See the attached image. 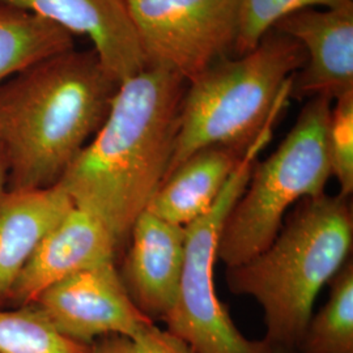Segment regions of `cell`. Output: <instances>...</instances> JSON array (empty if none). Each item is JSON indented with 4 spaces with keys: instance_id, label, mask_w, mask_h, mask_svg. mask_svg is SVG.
<instances>
[{
    "instance_id": "1",
    "label": "cell",
    "mask_w": 353,
    "mask_h": 353,
    "mask_svg": "<svg viewBox=\"0 0 353 353\" xmlns=\"http://www.w3.org/2000/svg\"><path fill=\"white\" fill-rule=\"evenodd\" d=\"M188 84L163 68L122 81L101 128L58 182L101 220L119 252L169 169Z\"/></svg>"
},
{
    "instance_id": "2",
    "label": "cell",
    "mask_w": 353,
    "mask_h": 353,
    "mask_svg": "<svg viewBox=\"0 0 353 353\" xmlns=\"http://www.w3.org/2000/svg\"><path fill=\"white\" fill-rule=\"evenodd\" d=\"M119 83L96 51L61 52L0 84L7 189H49L101 128Z\"/></svg>"
},
{
    "instance_id": "3",
    "label": "cell",
    "mask_w": 353,
    "mask_h": 353,
    "mask_svg": "<svg viewBox=\"0 0 353 353\" xmlns=\"http://www.w3.org/2000/svg\"><path fill=\"white\" fill-rule=\"evenodd\" d=\"M351 196L299 202L278 236L242 265L227 267L229 290L250 296L265 314L263 341L274 353H299L321 290L351 258Z\"/></svg>"
},
{
    "instance_id": "4",
    "label": "cell",
    "mask_w": 353,
    "mask_h": 353,
    "mask_svg": "<svg viewBox=\"0 0 353 353\" xmlns=\"http://www.w3.org/2000/svg\"><path fill=\"white\" fill-rule=\"evenodd\" d=\"M305 59L296 39L271 29L255 49L223 59L190 81L165 176L207 147L248 151L265 127L283 113L290 99L292 77Z\"/></svg>"
},
{
    "instance_id": "5",
    "label": "cell",
    "mask_w": 353,
    "mask_h": 353,
    "mask_svg": "<svg viewBox=\"0 0 353 353\" xmlns=\"http://www.w3.org/2000/svg\"><path fill=\"white\" fill-rule=\"evenodd\" d=\"M328 97L303 105L293 127L265 161H256L240 198L224 220L217 259L242 265L275 240L294 203L326 194L332 176L328 153Z\"/></svg>"
},
{
    "instance_id": "6",
    "label": "cell",
    "mask_w": 353,
    "mask_h": 353,
    "mask_svg": "<svg viewBox=\"0 0 353 353\" xmlns=\"http://www.w3.org/2000/svg\"><path fill=\"white\" fill-rule=\"evenodd\" d=\"M276 123L270 122L245 152L212 208L186 227L178 296L164 323L166 331L185 341L194 353H274L263 339L252 341L241 334L227 306L217 297L214 268L224 220L246 188L258 156L272 139Z\"/></svg>"
},
{
    "instance_id": "7",
    "label": "cell",
    "mask_w": 353,
    "mask_h": 353,
    "mask_svg": "<svg viewBox=\"0 0 353 353\" xmlns=\"http://www.w3.org/2000/svg\"><path fill=\"white\" fill-rule=\"evenodd\" d=\"M147 68L188 83L236 57L242 0H127Z\"/></svg>"
},
{
    "instance_id": "8",
    "label": "cell",
    "mask_w": 353,
    "mask_h": 353,
    "mask_svg": "<svg viewBox=\"0 0 353 353\" xmlns=\"http://www.w3.org/2000/svg\"><path fill=\"white\" fill-rule=\"evenodd\" d=\"M30 303L64 336L87 345L108 335L134 341L156 325L131 301L115 262L62 279Z\"/></svg>"
},
{
    "instance_id": "9",
    "label": "cell",
    "mask_w": 353,
    "mask_h": 353,
    "mask_svg": "<svg viewBox=\"0 0 353 353\" xmlns=\"http://www.w3.org/2000/svg\"><path fill=\"white\" fill-rule=\"evenodd\" d=\"M274 30L296 39L306 59L292 77L290 99L328 97L353 92V6L305 8L279 20Z\"/></svg>"
},
{
    "instance_id": "10",
    "label": "cell",
    "mask_w": 353,
    "mask_h": 353,
    "mask_svg": "<svg viewBox=\"0 0 353 353\" xmlns=\"http://www.w3.org/2000/svg\"><path fill=\"white\" fill-rule=\"evenodd\" d=\"M186 228L143 211L131 228L118 270L134 305L152 322L174 307L183 267Z\"/></svg>"
},
{
    "instance_id": "11",
    "label": "cell",
    "mask_w": 353,
    "mask_h": 353,
    "mask_svg": "<svg viewBox=\"0 0 353 353\" xmlns=\"http://www.w3.org/2000/svg\"><path fill=\"white\" fill-rule=\"evenodd\" d=\"M113 236L100 219L79 207L51 229L16 279L7 303L14 307L33 303L54 283L83 270L117 262Z\"/></svg>"
},
{
    "instance_id": "12",
    "label": "cell",
    "mask_w": 353,
    "mask_h": 353,
    "mask_svg": "<svg viewBox=\"0 0 353 353\" xmlns=\"http://www.w3.org/2000/svg\"><path fill=\"white\" fill-rule=\"evenodd\" d=\"M0 4L34 13L72 36H87L119 84L147 68L127 0H0Z\"/></svg>"
},
{
    "instance_id": "13",
    "label": "cell",
    "mask_w": 353,
    "mask_h": 353,
    "mask_svg": "<svg viewBox=\"0 0 353 353\" xmlns=\"http://www.w3.org/2000/svg\"><path fill=\"white\" fill-rule=\"evenodd\" d=\"M75 204L61 186L10 190L0 199V305L39 243Z\"/></svg>"
},
{
    "instance_id": "14",
    "label": "cell",
    "mask_w": 353,
    "mask_h": 353,
    "mask_svg": "<svg viewBox=\"0 0 353 353\" xmlns=\"http://www.w3.org/2000/svg\"><path fill=\"white\" fill-rule=\"evenodd\" d=\"M245 152L214 145L192 153L165 176L145 211L188 227L212 208Z\"/></svg>"
},
{
    "instance_id": "15",
    "label": "cell",
    "mask_w": 353,
    "mask_h": 353,
    "mask_svg": "<svg viewBox=\"0 0 353 353\" xmlns=\"http://www.w3.org/2000/svg\"><path fill=\"white\" fill-rule=\"evenodd\" d=\"M72 49L74 36L63 28L34 13L0 4V83Z\"/></svg>"
},
{
    "instance_id": "16",
    "label": "cell",
    "mask_w": 353,
    "mask_h": 353,
    "mask_svg": "<svg viewBox=\"0 0 353 353\" xmlns=\"http://www.w3.org/2000/svg\"><path fill=\"white\" fill-rule=\"evenodd\" d=\"M328 284V300L310 318L299 353H353L352 258Z\"/></svg>"
},
{
    "instance_id": "17",
    "label": "cell",
    "mask_w": 353,
    "mask_h": 353,
    "mask_svg": "<svg viewBox=\"0 0 353 353\" xmlns=\"http://www.w3.org/2000/svg\"><path fill=\"white\" fill-rule=\"evenodd\" d=\"M92 345L72 341L32 303L0 307V353H90Z\"/></svg>"
},
{
    "instance_id": "18",
    "label": "cell",
    "mask_w": 353,
    "mask_h": 353,
    "mask_svg": "<svg viewBox=\"0 0 353 353\" xmlns=\"http://www.w3.org/2000/svg\"><path fill=\"white\" fill-rule=\"evenodd\" d=\"M353 0H242L236 57L256 48L265 33L283 17L305 8H341Z\"/></svg>"
},
{
    "instance_id": "19",
    "label": "cell",
    "mask_w": 353,
    "mask_h": 353,
    "mask_svg": "<svg viewBox=\"0 0 353 353\" xmlns=\"http://www.w3.org/2000/svg\"><path fill=\"white\" fill-rule=\"evenodd\" d=\"M328 153L331 172L341 195L353 192V92L332 102L328 122Z\"/></svg>"
},
{
    "instance_id": "20",
    "label": "cell",
    "mask_w": 353,
    "mask_h": 353,
    "mask_svg": "<svg viewBox=\"0 0 353 353\" xmlns=\"http://www.w3.org/2000/svg\"><path fill=\"white\" fill-rule=\"evenodd\" d=\"M131 353H194L189 345L166 330L153 325L131 341Z\"/></svg>"
},
{
    "instance_id": "21",
    "label": "cell",
    "mask_w": 353,
    "mask_h": 353,
    "mask_svg": "<svg viewBox=\"0 0 353 353\" xmlns=\"http://www.w3.org/2000/svg\"><path fill=\"white\" fill-rule=\"evenodd\" d=\"M90 353H131V341L119 335H108L92 344Z\"/></svg>"
},
{
    "instance_id": "22",
    "label": "cell",
    "mask_w": 353,
    "mask_h": 353,
    "mask_svg": "<svg viewBox=\"0 0 353 353\" xmlns=\"http://www.w3.org/2000/svg\"><path fill=\"white\" fill-rule=\"evenodd\" d=\"M7 185H8V161H7L6 152L0 144V199L7 191Z\"/></svg>"
}]
</instances>
